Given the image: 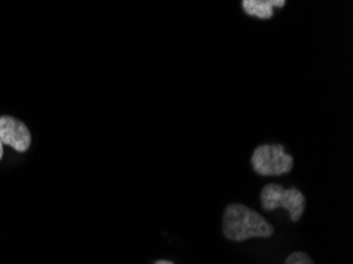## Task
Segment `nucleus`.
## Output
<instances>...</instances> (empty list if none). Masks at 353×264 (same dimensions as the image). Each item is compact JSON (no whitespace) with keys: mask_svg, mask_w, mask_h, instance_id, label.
Segmentation results:
<instances>
[{"mask_svg":"<svg viewBox=\"0 0 353 264\" xmlns=\"http://www.w3.org/2000/svg\"><path fill=\"white\" fill-rule=\"evenodd\" d=\"M285 264H314L312 258L304 252H293L292 255H288L285 260Z\"/></svg>","mask_w":353,"mask_h":264,"instance_id":"obj_6","label":"nucleus"},{"mask_svg":"<svg viewBox=\"0 0 353 264\" xmlns=\"http://www.w3.org/2000/svg\"><path fill=\"white\" fill-rule=\"evenodd\" d=\"M260 201L265 211L285 209L290 214L292 222H299L306 209V198L298 188H283L279 184H268L260 193Z\"/></svg>","mask_w":353,"mask_h":264,"instance_id":"obj_2","label":"nucleus"},{"mask_svg":"<svg viewBox=\"0 0 353 264\" xmlns=\"http://www.w3.org/2000/svg\"><path fill=\"white\" fill-rule=\"evenodd\" d=\"M2 155H3V144H2V139H0V160H2Z\"/></svg>","mask_w":353,"mask_h":264,"instance_id":"obj_8","label":"nucleus"},{"mask_svg":"<svg viewBox=\"0 0 353 264\" xmlns=\"http://www.w3.org/2000/svg\"><path fill=\"white\" fill-rule=\"evenodd\" d=\"M252 166L260 176H281L293 170V157L282 144H261L254 150Z\"/></svg>","mask_w":353,"mask_h":264,"instance_id":"obj_3","label":"nucleus"},{"mask_svg":"<svg viewBox=\"0 0 353 264\" xmlns=\"http://www.w3.org/2000/svg\"><path fill=\"white\" fill-rule=\"evenodd\" d=\"M243 8L249 16L259 19H271L274 7L282 8L285 0H243Z\"/></svg>","mask_w":353,"mask_h":264,"instance_id":"obj_5","label":"nucleus"},{"mask_svg":"<svg viewBox=\"0 0 353 264\" xmlns=\"http://www.w3.org/2000/svg\"><path fill=\"white\" fill-rule=\"evenodd\" d=\"M154 264H174V263L170 261V260H159V261H156Z\"/></svg>","mask_w":353,"mask_h":264,"instance_id":"obj_7","label":"nucleus"},{"mask_svg":"<svg viewBox=\"0 0 353 264\" xmlns=\"http://www.w3.org/2000/svg\"><path fill=\"white\" fill-rule=\"evenodd\" d=\"M222 231L227 239L244 242L250 238H271L272 225L244 204H230L223 212Z\"/></svg>","mask_w":353,"mask_h":264,"instance_id":"obj_1","label":"nucleus"},{"mask_svg":"<svg viewBox=\"0 0 353 264\" xmlns=\"http://www.w3.org/2000/svg\"><path fill=\"white\" fill-rule=\"evenodd\" d=\"M0 139H2V144L10 145L18 152H26L32 143L28 125L10 116L0 117Z\"/></svg>","mask_w":353,"mask_h":264,"instance_id":"obj_4","label":"nucleus"}]
</instances>
